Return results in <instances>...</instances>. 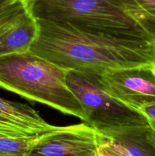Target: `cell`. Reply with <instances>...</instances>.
Wrapping results in <instances>:
<instances>
[{"mask_svg":"<svg viewBox=\"0 0 155 156\" xmlns=\"http://www.w3.org/2000/svg\"><path fill=\"white\" fill-rule=\"evenodd\" d=\"M30 51L66 70L102 73L108 69L155 65V42L112 36L67 24L36 20Z\"/></svg>","mask_w":155,"mask_h":156,"instance_id":"6da1fadb","label":"cell"},{"mask_svg":"<svg viewBox=\"0 0 155 156\" xmlns=\"http://www.w3.org/2000/svg\"><path fill=\"white\" fill-rule=\"evenodd\" d=\"M36 20L155 42V18L134 0H25Z\"/></svg>","mask_w":155,"mask_h":156,"instance_id":"7a4b0ae2","label":"cell"},{"mask_svg":"<svg viewBox=\"0 0 155 156\" xmlns=\"http://www.w3.org/2000/svg\"><path fill=\"white\" fill-rule=\"evenodd\" d=\"M68 70L30 50L0 56V88L85 121L80 102L66 83Z\"/></svg>","mask_w":155,"mask_h":156,"instance_id":"3957f363","label":"cell"},{"mask_svg":"<svg viewBox=\"0 0 155 156\" xmlns=\"http://www.w3.org/2000/svg\"><path fill=\"white\" fill-rule=\"evenodd\" d=\"M66 83L84 111V123L100 134L150 125L142 113L111 95L100 82L98 73L68 70Z\"/></svg>","mask_w":155,"mask_h":156,"instance_id":"277c9868","label":"cell"},{"mask_svg":"<svg viewBox=\"0 0 155 156\" xmlns=\"http://www.w3.org/2000/svg\"><path fill=\"white\" fill-rule=\"evenodd\" d=\"M99 77L108 92L129 108L141 112L155 102V65L108 69Z\"/></svg>","mask_w":155,"mask_h":156,"instance_id":"5b68a950","label":"cell"},{"mask_svg":"<svg viewBox=\"0 0 155 156\" xmlns=\"http://www.w3.org/2000/svg\"><path fill=\"white\" fill-rule=\"evenodd\" d=\"M99 146L100 133L83 122L38 137L27 156H97Z\"/></svg>","mask_w":155,"mask_h":156,"instance_id":"8992f818","label":"cell"},{"mask_svg":"<svg viewBox=\"0 0 155 156\" xmlns=\"http://www.w3.org/2000/svg\"><path fill=\"white\" fill-rule=\"evenodd\" d=\"M37 21L25 0H14L0 9V56L28 51L37 35Z\"/></svg>","mask_w":155,"mask_h":156,"instance_id":"52a82bcc","label":"cell"},{"mask_svg":"<svg viewBox=\"0 0 155 156\" xmlns=\"http://www.w3.org/2000/svg\"><path fill=\"white\" fill-rule=\"evenodd\" d=\"M44 120L27 104L0 98V134L13 137L37 139L58 129Z\"/></svg>","mask_w":155,"mask_h":156,"instance_id":"ba28073f","label":"cell"},{"mask_svg":"<svg viewBox=\"0 0 155 156\" xmlns=\"http://www.w3.org/2000/svg\"><path fill=\"white\" fill-rule=\"evenodd\" d=\"M150 133V124L110 134L100 133L98 153L104 156H155Z\"/></svg>","mask_w":155,"mask_h":156,"instance_id":"9c48e42d","label":"cell"},{"mask_svg":"<svg viewBox=\"0 0 155 156\" xmlns=\"http://www.w3.org/2000/svg\"><path fill=\"white\" fill-rule=\"evenodd\" d=\"M36 140L0 134V156H27Z\"/></svg>","mask_w":155,"mask_h":156,"instance_id":"30bf717a","label":"cell"},{"mask_svg":"<svg viewBox=\"0 0 155 156\" xmlns=\"http://www.w3.org/2000/svg\"><path fill=\"white\" fill-rule=\"evenodd\" d=\"M143 10L155 18V0H134Z\"/></svg>","mask_w":155,"mask_h":156,"instance_id":"8fae6325","label":"cell"},{"mask_svg":"<svg viewBox=\"0 0 155 156\" xmlns=\"http://www.w3.org/2000/svg\"><path fill=\"white\" fill-rule=\"evenodd\" d=\"M141 112L149 120V123L155 124V102L144 106L141 110Z\"/></svg>","mask_w":155,"mask_h":156,"instance_id":"7c38bea8","label":"cell"},{"mask_svg":"<svg viewBox=\"0 0 155 156\" xmlns=\"http://www.w3.org/2000/svg\"><path fill=\"white\" fill-rule=\"evenodd\" d=\"M150 126H151V133H150V136H151V140L152 142H153V145L155 146V124L154 123H150Z\"/></svg>","mask_w":155,"mask_h":156,"instance_id":"4fadbf2b","label":"cell"},{"mask_svg":"<svg viewBox=\"0 0 155 156\" xmlns=\"http://www.w3.org/2000/svg\"><path fill=\"white\" fill-rule=\"evenodd\" d=\"M12 1H14V0H0V9Z\"/></svg>","mask_w":155,"mask_h":156,"instance_id":"5bb4252c","label":"cell"},{"mask_svg":"<svg viewBox=\"0 0 155 156\" xmlns=\"http://www.w3.org/2000/svg\"><path fill=\"white\" fill-rule=\"evenodd\" d=\"M97 156H104V155H100V154H99V153H98V155H97Z\"/></svg>","mask_w":155,"mask_h":156,"instance_id":"9a60e30c","label":"cell"}]
</instances>
